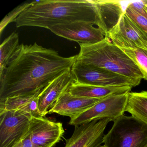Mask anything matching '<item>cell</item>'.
Instances as JSON below:
<instances>
[{
  "label": "cell",
  "instance_id": "obj_16",
  "mask_svg": "<svg viewBox=\"0 0 147 147\" xmlns=\"http://www.w3.org/2000/svg\"><path fill=\"white\" fill-rule=\"evenodd\" d=\"M125 112L147 125V91L129 92Z\"/></svg>",
  "mask_w": 147,
  "mask_h": 147
},
{
  "label": "cell",
  "instance_id": "obj_7",
  "mask_svg": "<svg viewBox=\"0 0 147 147\" xmlns=\"http://www.w3.org/2000/svg\"><path fill=\"white\" fill-rule=\"evenodd\" d=\"M106 38L121 49L147 50V34L125 13Z\"/></svg>",
  "mask_w": 147,
  "mask_h": 147
},
{
  "label": "cell",
  "instance_id": "obj_18",
  "mask_svg": "<svg viewBox=\"0 0 147 147\" xmlns=\"http://www.w3.org/2000/svg\"><path fill=\"white\" fill-rule=\"evenodd\" d=\"M121 49L135 63L142 73L143 79L147 81V50L141 49Z\"/></svg>",
  "mask_w": 147,
  "mask_h": 147
},
{
  "label": "cell",
  "instance_id": "obj_9",
  "mask_svg": "<svg viewBox=\"0 0 147 147\" xmlns=\"http://www.w3.org/2000/svg\"><path fill=\"white\" fill-rule=\"evenodd\" d=\"M34 147H53L64 133L63 124L45 117H32L28 131Z\"/></svg>",
  "mask_w": 147,
  "mask_h": 147
},
{
  "label": "cell",
  "instance_id": "obj_12",
  "mask_svg": "<svg viewBox=\"0 0 147 147\" xmlns=\"http://www.w3.org/2000/svg\"><path fill=\"white\" fill-rule=\"evenodd\" d=\"M74 81L71 69L52 81L38 96V106L42 117H45L49 110Z\"/></svg>",
  "mask_w": 147,
  "mask_h": 147
},
{
  "label": "cell",
  "instance_id": "obj_5",
  "mask_svg": "<svg viewBox=\"0 0 147 147\" xmlns=\"http://www.w3.org/2000/svg\"><path fill=\"white\" fill-rule=\"evenodd\" d=\"M74 81L78 83L99 86H138L141 81L87 65L76 61L71 68Z\"/></svg>",
  "mask_w": 147,
  "mask_h": 147
},
{
  "label": "cell",
  "instance_id": "obj_21",
  "mask_svg": "<svg viewBox=\"0 0 147 147\" xmlns=\"http://www.w3.org/2000/svg\"><path fill=\"white\" fill-rule=\"evenodd\" d=\"M128 6L135 10L138 13L147 18V11L145 4L143 1L130 2Z\"/></svg>",
  "mask_w": 147,
  "mask_h": 147
},
{
  "label": "cell",
  "instance_id": "obj_3",
  "mask_svg": "<svg viewBox=\"0 0 147 147\" xmlns=\"http://www.w3.org/2000/svg\"><path fill=\"white\" fill-rule=\"evenodd\" d=\"M76 61L141 81L143 76L135 63L108 38L94 44H79Z\"/></svg>",
  "mask_w": 147,
  "mask_h": 147
},
{
  "label": "cell",
  "instance_id": "obj_20",
  "mask_svg": "<svg viewBox=\"0 0 147 147\" xmlns=\"http://www.w3.org/2000/svg\"><path fill=\"white\" fill-rule=\"evenodd\" d=\"M124 13L134 21L147 34V18L127 6Z\"/></svg>",
  "mask_w": 147,
  "mask_h": 147
},
{
  "label": "cell",
  "instance_id": "obj_25",
  "mask_svg": "<svg viewBox=\"0 0 147 147\" xmlns=\"http://www.w3.org/2000/svg\"><path fill=\"white\" fill-rule=\"evenodd\" d=\"M145 7H146V10H147V4H145Z\"/></svg>",
  "mask_w": 147,
  "mask_h": 147
},
{
  "label": "cell",
  "instance_id": "obj_14",
  "mask_svg": "<svg viewBox=\"0 0 147 147\" xmlns=\"http://www.w3.org/2000/svg\"><path fill=\"white\" fill-rule=\"evenodd\" d=\"M132 88L131 86H99L81 84L74 81L67 91L76 97L102 99L112 95L130 92Z\"/></svg>",
  "mask_w": 147,
  "mask_h": 147
},
{
  "label": "cell",
  "instance_id": "obj_4",
  "mask_svg": "<svg viewBox=\"0 0 147 147\" xmlns=\"http://www.w3.org/2000/svg\"><path fill=\"white\" fill-rule=\"evenodd\" d=\"M105 135L106 147H144L147 143V125L132 116L123 115Z\"/></svg>",
  "mask_w": 147,
  "mask_h": 147
},
{
  "label": "cell",
  "instance_id": "obj_23",
  "mask_svg": "<svg viewBox=\"0 0 147 147\" xmlns=\"http://www.w3.org/2000/svg\"><path fill=\"white\" fill-rule=\"evenodd\" d=\"M143 1L144 3L145 4H147V0H145V1Z\"/></svg>",
  "mask_w": 147,
  "mask_h": 147
},
{
  "label": "cell",
  "instance_id": "obj_15",
  "mask_svg": "<svg viewBox=\"0 0 147 147\" xmlns=\"http://www.w3.org/2000/svg\"><path fill=\"white\" fill-rule=\"evenodd\" d=\"M39 93L32 96H16L0 100V113L8 111H20L32 117H41L38 110Z\"/></svg>",
  "mask_w": 147,
  "mask_h": 147
},
{
  "label": "cell",
  "instance_id": "obj_6",
  "mask_svg": "<svg viewBox=\"0 0 147 147\" xmlns=\"http://www.w3.org/2000/svg\"><path fill=\"white\" fill-rule=\"evenodd\" d=\"M128 94L129 93L114 94L104 98L80 115L70 119L69 124L76 126L104 119H108L114 122L125 112Z\"/></svg>",
  "mask_w": 147,
  "mask_h": 147
},
{
  "label": "cell",
  "instance_id": "obj_8",
  "mask_svg": "<svg viewBox=\"0 0 147 147\" xmlns=\"http://www.w3.org/2000/svg\"><path fill=\"white\" fill-rule=\"evenodd\" d=\"M32 116L20 111L0 113V147H13L29 131Z\"/></svg>",
  "mask_w": 147,
  "mask_h": 147
},
{
  "label": "cell",
  "instance_id": "obj_17",
  "mask_svg": "<svg viewBox=\"0 0 147 147\" xmlns=\"http://www.w3.org/2000/svg\"><path fill=\"white\" fill-rule=\"evenodd\" d=\"M18 34L13 32L5 39L0 46V75L8 64L19 47Z\"/></svg>",
  "mask_w": 147,
  "mask_h": 147
},
{
  "label": "cell",
  "instance_id": "obj_26",
  "mask_svg": "<svg viewBox=\"0 0 147 147\" xmlns=\"http://www.w3.org/2000/svg\"><path fill=\"white\" fill-rule=\"evenodd\" d=\"M144 147H147V143L146 144H145V146H144Z\"/></svg>",
  "mask_w": 147,
  "mask_h": 147
},
{
  "label": "cell",
  "instance_id": "obj_11",
  "mask_svg": "<svg viewBox=\"0 0 147 147\" xmlns=\"http://www.w3.org/2000/svg\"><path fill=\"white\" fill-rule=\"evenodd\" d=\"M110 119L95 120L75 126L71 137L66 140L65 147H98L103 143L105 129Z\"/></svg>",
  "mask_w": 147,
  "mask_h": 147
},
{
  "label": "cell",
  "instance_id": "obj_2",
  "mask_svg": "<svg viewBox=\"0 0 147 147\" xmlns=\"http://www.w3.org/2000/svg\"><path fill=\"white\" fill-rule=\"evenodd\" d=\"M79 21L90 22L105 34L102 10L96 0L36 1L14 22L17 28L36 26L49 29Z\"/></svg>",
  "mask_w": 147,
  "mask_h": 147
},
{
  "label": "cell",
  "instance_id": "obj_10",
  "mask_svg": "<svg viewBox=\"0 0 147 147\" xmlns=\"http://www.w3.org/2000/svg\"><path fill=\"white\" fill-rule=\"evenodd\" d=\"M49 30L57 36L79 44L96 43L106 38L99 28L85 21L54 26Z\"/></svg>",
  "mask_w": 147,
  "mask_h": 147
},
{
  "label": "cell",
  "instance_id": "obj_22",
  "mask_svg": "<svg viewBox=\"0 0 147 147\" xmlns=\"http://www.w3.org/2000/svg\"><path fill=\"white\" fill-rule=\"evenodd\" d=\"M13 147H34L29 132Z\"/></svg>",
  "mask_w": 147,
  "mask_h": 147
},
{
  "label": "cell",
  "instance_id": "obj_1",
  "mask_svg": "<svg viewBox=\"0 0 147 147\" xmlns=\"http://www.w3.org/2000/svg\"><path fill=\"white\" fill-rule=\"evenodd\" d=\"M76 57H63L36 43L20 45L0 75V100L41 93L57 77L71 69Z\"/></svg>",
  "mask_w": 147,
  "mask_h": 147
},
{
  "label": "cell",
  "instance_id": "obj_19",
  "mask_svg": "<svg viewBox=\"0 0 147 147\" xmlns=\"http://www.w3.org/2000/svg\"><path fill=\"white\" fill-rule=\"evenodd\" d=\"M34 2L35 1H32L30 3H25V4L20 5L16 7L14 10H13L8 15H7L1 23V26H0L1 33L2 31L7 26V25H8L9 23L14 22V20L19 16L21 13L23 12L26 9L32 5Z\"/></svg>",
  "mask_w": 147,
  "mask_h": 147
},
{
  "label": "cell",
  "instance_id": "obj_13",
  "mask_svg": "<svg viewBox=\"0 0 147 147\" xmlns=\"http://www.w3.org/2000/svg\"><path fill=\"white\" fill-rule=\"evenodd\" d=\"M100 100L76 97L66 91L51 107L48 113H57L69 117L71 119L80 115Z\"/></svg>",
  "mask_w": 147,
  "mask_h": 147
},
{
  "label": "cell",
  "instance_id": "obj_24",
  "mask_svg": "<svg viewBox=\"0 0 147 147\" xmlns=\"http://www.w3.org/2000/svg\"><path fill=\"white\" fill-rule=\"evenodd\" d=\"M98 147H106L105 146V145L104 144H103V145H100V146H98Z\"/></svg>",
  "mask_w": 147,
  "mask_h": 147
}]
</instances>
